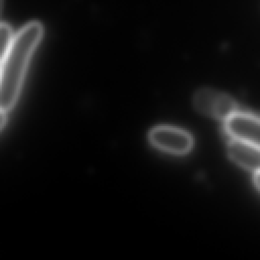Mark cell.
<instances>
[{"instance_id":"cell-1","label":"cell","mask_w":260,"mask_h":260,"mask_svg":"<svg viewBox=\"0 0 260 260\" xmlns=\"http://www.w3.org/2000/svg\"><path fill=\"white\" fill-rule=\"evenodd\" d=\"M42 36V24L29 22L14 36L11 46L1 57V110L8 111L14 105L30 56Z\"/></svg>"},{"instance_id":"cell-2","label":"cell","mask_w":260,"mask_h":260,"mask_svg":"<svg viewBox=\"0 0 260 260\" xmlns=\"http://www.w3.org/2000/svg\"><path fill=\"white\" fill-rule=\"evenodd\" d=\"M194 107L201 114L222 121L237 112L236 104L229 95L210 88H201L195 93Z\"/></svg>"},{"instance_id":"cell-3","label":"cell","mask_w":260,"mask_h":260,"mask_svg":"<svg viewBox=\"0 0 260 260\" xmlns=\"http://www.w3.org/2000/svg\"><path fill=\"white\" fill-rule=\"evenodd\" d=\"M149 140L157 148L175 154L188 152L193 144L189 133L172 126L153 128L149 133Z\"/></svg>"},{"instance_id":"cell-4","label":"cell","mask_w":260,"mask_h":260,"mask_svg":"<svg viewBox=\"0 0 260 260\" xmlns=\"http://www.w3.org/2000/svg\"><path fill=\"white\" fill-rule=\"evenodd\" d=\"M225 122L228 133L236 139H240L260 147V118L236 112Z\"/></svg>"},{"instance_id":"cell-5","label":"cell","mask_w":260,"mask_h":260,"mask_svg":"<svg viewBox=\"0 0 260 260\" xmlns=\"http://www.w3.org/2000/svg\"><path fill=\"white\" fill-rule=\"evenodd\" d=\"M228 151L231 158L242 168L255 174L260 173V147L233 138L229 143Z\"/></svg>"},{"instance_id":"cell-6","label":"cell","mask_w":260,"mask_h":260,"mask_svg":"<svg viewBox=\"0 0 260 260\" xmlns=\"http://www.w3.org/2000/svg\"><path fill=\"white\" fill-rule=\"evenodd\" d=\"M0 36H1V57L7 52L9 47L12 44V41L14 39V35L12 32L11 27L7 23H2L1 24V29H0Z\"/></svg>"},{"instance_id":"cell-7","label":"cell","mask_w":260,"mask_h":260,"mask_svg":"<svg viewBox=\"0 0 260 260\" xmlns=\"http://www.w3.org/2000/svg\"><path fill=\"white\" fill-rule=\"evenodd\" d=\"M254 182H255V185H256L257 189L260 191V173H258V174H255V177H254Z\"/></svg>"}]
</instances>
